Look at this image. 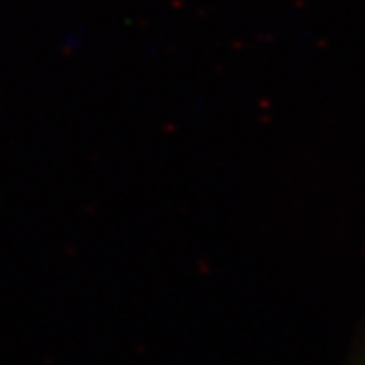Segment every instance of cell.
Masks as SVG:
<instances>
[{
	"label": "cell",
	"instance_id": "obj_1",
	"mask_svg": "<svg viewBox=\"0 0 365 365\" xmlns=\"http://www.w3.org/2000/svg\"><path fill=\"white\" fill-rule=\"evenodd\" d=\"M349 365H365V321L364 325H361V331H359V337L355 341Z\"/></svg>",
	"mask_w": 365,
	"mask_h": 365
}]
</instances>
